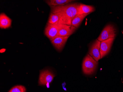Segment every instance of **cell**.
Listing matches in <instances>:
<instances>
[{"instance_id":"6da1fadb","label":"cell","mask_w":123,"mask_h":92,"mask_svg":"<svg viewBox=\"0 0 123 92\" xmlns=\"http://www.w3.org/2000/svg\"><path fill=\"white\" fill-rule=\"evenodd\" d=\"M79 3L67 4L62 6H51V13L59 17L58 24L71 25L72 21L78 15Z\"/></svg>"},{"instance_id":"7c38bea8","label":"cell","mask_w":123,"mask_h":92,"mask_svg":"<svg viewBox=\"0 0 123 92\" xmlns=\"http://www.w3.org/2000/svg\"><path fill=\"white\" fill-rule=\"evenodd\" d=\"M72 0H47L46 3L50 6H62L69 4L72 2Z\"/></svg>"},{"instance_id":"ba28073f","label":"cell","mask_w":123,"mask_h":92,"mask_svg":"<svg viewBox=\"0 0 123 92\" xmlns=\"http://www.w3.org/2000/svg\"><path fill=\"white\" fill-rule=\"evenodd\" d=\"M59 24V28L58 36L61 37H69L76 30V28L71 25Z\"/></svg>"},{"instance_id":"5bb4252c","label":"cell","mask_w":123,"mask_h":92,"mask_svg":"<svg viewBox=\"0 0 123 92\" xmlns=\"http://www.w3.org/2000/svg\"><path fill=\"white\" fill-rule=\"evenodd\" d=\"M59 21V17L58 15L51 13L48 23L52 25H57L58 24Z\"/></svg>"},{"instance_id":"5b68a950","label":"cell","mask_w":123,"mask_h":92,"mask_svg":"<svg viewBox=\"0 0 123 92\" xmlns=\"http://www.w3.org/2000/svg\"><path fill=\"white\" fill-rule=\"evenodd\" d=\"M55 75L52 72L48 70H43L40 72L39 79V84L45 85L51 83Z\"/></svg>"},{"instance_id":"52a82bcc","label":"cell","mask_w":123,"mask_h":92,"mask_svg":"<svg viewBox=\"0 0 123 92\" xmlns=\"http://www.w3.org/2000/svg\"><path fill=\"white\" fill-rule=\"evenodd\" d=\"M114 39L115 38H111L101 41L100 45L101 59L109 53Z\"/></svg>"},{"instance_id":"8992f818","label":"cell","mask_w":123,"mask_h":92,"mask_svg":"<svg viewBox=\"0 0 123 92\" xmlns=\"http://www.w3.org/2000/svg\"><path fill=\"white\" fill-rule=\"evenodd\" d=\"M101 41L97 39H96L92 43L89 50V55L97 61H98L101 59Z\"/></svg>"},{"instance_id":"7a4b0ae2","label":"cell","mask_w":123,"mask_h":92,"mask_svg":"<svg viewBox=\"0 0 123 92\" xmlns=\"http://www.w3.org/2000/svg\"><path fill=\"white\" fill-rule=\"evenodd\" d=\"M98 63L89 54L85 57L82 64V69L84 73L86 75L93 74L96 70Z\"/></svg>"},{"instance_id":"3957f363","label":"cell","mask_w":123,"mask_h":92,"mask_svg":"<svg viewBox=\"0 0 123 92\" xmlns=\"http://www.w3.org/2000/svg\"><path fill=\"white\" fill-rule=\"evenodd\" d=\"M116 35V30L114 26L108 25L104 28L97 39L101 42L111 38H115Z\"/></svg>"},{"instance_id":"9a60e30c","label":"cell","mask_w":123,"mask_h":92,"mask_svg":"<svg viewBox=\"0 0 123 92\" xmlns=\"http://www.w3.org/2000/svg\"><path fill=\"white\" fill-rule=\"evenodd\" d=\"M9 92H26V88L21 85L15 86L11 88Z\"/></svg>"},{"instance_id":"4fadbf2b","label":"cell","mask_w":123,"mask_h":92,"mask_svg":"<svg viewBox=\"0 0 123 92\" xmlns=\"http://www.w3.org/2000/svg\"><path fill=\"white\" fill-rule=\"evenodd\" d=\"M88 14H84L82 15H77L74 17L72 21L71 25L77 28L80 26L81 23L85 18Z\"/></svg>"},{"instance_id":"8fae6325","label":"cell","mask_w":123,"mask_h":92,"mask_svg":"<svg viewBox=\"0 0 123 92\" xmlns=\"http://www.w3.org/2000/svg\"><path fill=\"white\" fill-rule=\"evenodd\" d=\"M95 10V9L94 7L92 6L80 4L78 10V15L89 14L90 13L94 12Z\"/></svg>"},{"instance_id":"277c9868","label":"cell","mask_w":123,"mask_h":92,"mask_svg":"<svg viewBox=\"0 0 123 92\" xmlns=\"http://www.w3.org/2000/svg\"><path fill=\"white\" fill-rule=\"evenodd\" d=\"M59 24L52 25L47 23L45 30V34L46 36L51 41L58 36L59 30Z\"/></svg>"},{"instance_id":"9c48e42d","label":"cell","mask_w":123,"mask_h":92,"mask_svg":"<svg viewBox=\"0 0 123 92\" xmlns=\"http://www.w3.org/2000/svg\"><path fill=\"white\" fill-rule=\"evenodd\" d=\"M69 37L58 36L52 40V43L57 50L61 51L63 49Z\"/></svg>"},{"instance_id":"30bf717a","label":"cell","mask_w":123,"mask_h":92,"mask_svg":"<svg viewBox=\"0 0 123 92\" xmlns=\"http://www.w3.org/2000/svg\"><path fill=\"white\" fill-rule=\"evenodd\" d=\"M12 25V20L4 13L0 15V28L2 29L9 28Z\"/></svg>"}]
</instances>
